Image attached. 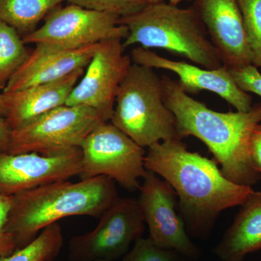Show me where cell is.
Wrapping results in <instances>:
<instances>
[{
	"instance_id": "cell-1",
	"label": "cell",
	"mask_w": 261,
	"mask_h": 261,
	"mask_svg": "<svg viewBox=\"0 0 261 261\" xmlns=\"http://www.w3.org/2000/svg\"><path fill=\"white\" fill-rule=\"evenodd\" d=\"M145 167L172 187L194 237L206 236L222 211L243 205L255 192L252 187L230 181L216 161L190 152L177 138L149 147Z\"/></svg>"
},
{
	"instance_id": "cell-2",
	"label": "cell",
	"mask_w": 261,
	"mask_h": 261,
	"mask_svg": "<svg viewBox=\"0 0 261 261\" xmlns=\"http://www.w3.org/2000/svg\"><path fill=\"white\" fill-rule=\"evenodd\" d=\"M163 99L176 118L177 137H195L214 154L230 181L252 187L260 179L249 153L250 137L261 123V103L247 112L220 113L196 100L167 75L162 78Z\"/></svg>"
},
{
	"instance_id": "cell-3",
	"label": "cell",
	"mask_w": 261,
	"mask_h": 261,
	"mask_svg": "<svg viewBox=\"0 0 261 261\" xmlns=\"http://www.w3.org/2000/svg\"><path fill=\"white\" fill-rule=\"evenodd\" d=\"M118 197L115 181L106 176L75 183L68 180L54 182L13 196L5 230L18 250L64 218H100Z\"/></svg>"
},
{
	"instance_id": "cell-4",
	"label": "cell",
	"mask_w": 261,
	"mask_h": 261,
	"mask_svg": "<svg viewBox=\"0 0 261 261\" xmlns=\"http://www.w3.org/2000/svg\"><path fill=\"white\" fill-rule=\"evenodd\" d=\"M120 23L128 29L123 40L126 49L135 45L160 48L208 69L224 65L195 7L181 8L165 2L147 5L138 13L121 18Z\"/></svg>"
},
{
	"instance_id": "cell-5",
	"label": "cell",
	"mask_w": 261,
	"mask_h": 261,
	"mask_svg": "<svg viewBox=\"0 0 261 261\" xmlns=\"http://www.w3.org/2000/svg\"><path fill=\"white\" fill-rule=\"evenodd\" d=\"M111 123L140 147L178 138L176 118L163 99L162 79L132 63L120 84Z\"/></svg>"
},
{
	"instance_id": "cell-6",
	"label": "cell",
	"mask_w": 261,
	"mask_h": 261,
	"mask_svg": "<svg viewBox=\"0 0 261 261\" xmlns=\"http://www.w3.org/2000/svg\"><path fill=\"white\" fill-rule=\"evenodd\" d=\"M81 180L99 176L111 178L129 191L138 190L145 176V148L110 121L97 125L80 147Z\"/></svg>"
},
{
	"instance_id": "cell-7",
	"label": "cell",
	"mask_w": 261,
	"mask_h": 261,
	"mask_svg": "<svg viewBox=\"0 0 261 261\" xmlns=\"http://www.w3.org/2000/svg\"><path fill=\"white\" fill-rule=\"evenodd\" d=\"M103 121L93 109L65 105L12 130L6 152L50 156L80 148L84 139Z\"/></svg>"
},
{
	"instance_id": "cell-8",
	"label": "cell",
	"mask_w": 261,
	"mask_h": 261,
	"mask_svg": "<svg viewBox=\"0 0 261 261\" xmlns=\"http://www.w3.org/2000/svg\"><path fill=\"white\" fill-rule=\"evenodd\" d=\"M121 17L107 12L86 9L68 4L57 7L44 23L23 38L25 44L53 49H77L111 39H126L128 29Z\"/></svg>"
},
{
	"instance_id": "cell-9",
	"label": "cell",
	"mask_w": 261,
	"mask_h": 261,
	"mask_svg": "<svg viewBox=\"0 0 261 261\" xmlns=\"http://www.w3.org/2000/svg\"><path fill=\"white\" fill-rule=\"evenodd\" d=\"M145 221L137 199L118 197L105 211L92 231L77 235L68 243L70 261H113L124 256L142 238Z\"/></svg>"
},
{
	"instance_id": "cell-10",
	"label": "cell",
	"mask_w": 261,
	"mask_h": 261,
	"mask_svg": "<svg viewBox=\"0 0 261 261\" xmlns=\"http://www.w3.org/2000/svg\"><path fill=\"white\" fill-rule=\"evenodd\" d=\"M125 50L121 39L99 42L65 105L91 108L103 121H111L120 84L132 64Z\"/></svg>"
},
{
	"instance_id": "cell-11",
	"label": "cell",
	"mask_w": 261,
	"mask_h": 261,
	"mask_svg": "<svg viewBox=\"0 0 261 261\" xmlns=\"http://www.w3.org/2000/svg\"><path fill=\"white\" fill-rule=\"evenodd\" d=\"M137 199L150 240L157 246L171 249L187 258L196 259L200 250L192 241L185 222L176 211L177 195L166 180L147 171Z\"/></svg>"
},
{
	"instance_id": "cell-12",
	"label": "cell",
	"mask_w": 261,
	"mask_h": 261,
	"mask_svg": "<svg viewBox=\"0 0 261 261\" xmlns=\"http://www.w3.org/2000/svg\"><path fill=\"white\" fill-rule=\"evenodd\" d=\"M81 148L56 155L0 152V195L15 196L80 173Z\"/></svg>"
},
{
	"instance_id": "cell-13",
	"label": "cell",
	"mask_w": 261,
	"mask_h": 261,
	"mask_svg": "<svg viewBox=\"0 0 261 261\" xmlns=\"http://www.w3.org/2000/svg\"><path fill=\"white\" fill-rule=\"evenodd\" d=\"M130 56L132 63L136 64L172 72L177 75L181 88L188 94L208 91L218 94L240 112H247L253 106L251 96L238 87L225 65L208 69L194 63L168 59L140 46L132 49Z\"/></svg>"
},
{
	"instance_id": "cell-14",
	"label": "cell",
	"mask_w": 261,
	"mask_h": 261,
	"mask_svg": "<svg viewBox=\"0 0 261 261\" xmlns=\"http://www.w3.org/2000/svg\"><path fill=\"white\" fill-rule=\"evenodd\" d=\"M195 8L228 69L252 65L238 0H197Z\"/></svg>"
},
{
	"instance_id": "cell-15",
	"label": "cell",
	"mask_w": 261,
	"mask_h": 261,
	"mask_svg": "<svg viewBox=\"0 0 261 261\" xmlns=\"http://www.w3.org/2000/svg\"><path fill=\"white\" fill-rule=\"evenodd\" d=\"M98 44H93L77 49L36 46L10 78L3 92H17L33 86L56 82L75 70L86 68Z\"/></svg>"
},
{
	"instance_id": "cell-16",
	"label": "cell",
	"mask_w": 261,
	"mask_h": 261,
	"mask_svg": "<svg viewBox=\"0 0 261 261\" xmlns=\"http://www.w3.org/2000/svg\"><path fill=\"white\" fill-rule=\"evenodd\" d=\"M84 69L75 70L64 78L33 86L17 92H3L12 130L18 129L55 108L66 104L68 98L82 78Z\"/></svg>"
},
{
	"instance_id": "cell-17",
	"label": "cell",
	"mask_w": 261,
	"mask_h": 261,
	"mask_svg": "<svg viewBox=\"0 0 261 261\" xmlns=\"http://www.w3.org/2000/svg\"><path fill=\"white\" fill-rule=\"evenodd\" d=\"M214 252L222 261H244L261 250V192H255L243 204Z\"/></svg>"
},
{
	"instance_id": "cell-18",
	"label": "cell",
	"mask_w": 261,
	"mask_h": 261,
	"mask_svg": "<svg viewBox=\"0 0 261 261\" xmlns=\"http://www.w3.org/2000/svg\"><path fill=\"white\" fill-rule=\"evenodd\" d=\"M66 0H0V20L22 37L37 29L41 20Z\"/></svg>"
},
{
	"instance_id": "cell-19",
	"label": "cell",
	"mask_w": 261,
	"mask_h": 261,
	"mask_svg": "<svg viewBox=\"0 0 261 261\" xmlns=\"http://www.w3.org/2000/svg\"><path fill=\"white\" fill-rule=\"evenodd\" d=\"M25 45L14 28L0 20V89L28 58L32 50Z\"/></svg>"
},
{
	"instance_id": "cell-20",
	"label": "cell",
	"mask_w": 261,
	"mask_h": 261,
	"mask_svg": "<svg viewBox=\"0 0 261 261\" xmlns=\"http://www.w3.org/2000/svg\"><path fill=\"white\" fill-rule=\"evenodd\" d=\"M64 243L63 232L58 223L43 229L37 238L23 248L15 250L0 261H54Z\"/></svg>"
},
{
	"instance_id": "cell-21",
	"label": "cell",
	"mask_w": 261,
	"mask_h": 261,
	"mask_svg": "<svg viewBox=\"0 0 261 261\" xmlns=\"http://www.w3.org/2000/svg\"><path fill=\"white\" fill-rule=\"evenodd\" d=\"M252 65L261 68V0H238Z\"/></svg>"
},
{
	"instance_id": "cell-22",
	"label": "cell",
	"mask_w": 261,
	"mask_h": 261,
	"mask_svg": "<svg viewBox=\"0 0 261 261\" xmlns=\"http://www.w3.org/2000/svg\"><path fill=\"white\" fill-rule=\"evenodd\" d=\"M184 257L176 250L157 246L149 238H140L123 261H184Z\"/></svg>"
},
{
	"instance_id": "cell-23",
	"label": "cell",
	"mask_w": 261,
	"mask_h": 261,
	"mask_svg": "<svg viewBox=\"0 0 261 261\" xmlns=\"http://www.w3.org/2000/svg\"><path fill=\"white\" fill-rule=\"evenodd\" d=\"M68 4L86 9L107 12L121 18L135 14L145 8L147 3L144 0H66Z\"/></svg>"
},
{
	"instance_id": "cell-24",
	"label": "cell",
	"mask_w": 261,
	"mask_h": 261,
	"mask_svg": "<svg viewBox=\"0 0 261 261\" xmlns=\"http://www.w3.org/2000/svg\"><path fill=\"white\" fill-rule=\"evenodd\" d=\"M229 70L231 76L240 89L261 97V73L258 68L252 65Z\"/></svg>"
},
{
	"instance_id": "cell-25",
	"label": "cell",
	"mask_w": 261,
	"mask_h": 261,
	"mask_svg": "<svg viewBox=\"0 0 261 261\" xmlns=\"http://www.w3.org/2000/svg\"><path fill=\"white\" fill-rule=\"evenodd\" d=\"M13 196L0 195V257L8 256L16 250L14 240L5 230Z\"/></svg>"
},
{
	"instance_id": "cell-26",
	"label": "cell",
	"mask_w": 261,
	"mask_h": 261,
	"mask_svg": "<svg viewBox=\"0 0 261 261\" xmlns=\"http://www.w3.org/2000/svg\"><path fill=\"white\" fill-rule=\"evenodd\" d=\"M249 153L252 167L261 174V123L257 125L252 132Z\"/></svg>"
},
{
	"instance_id": "cell-27",
	"label": "cell",
	"mask_w": 261,
	"mask_h": 261,
	"mask_svg": "<svg viewBox=\"0 0 261 261\" xmlns=\"http://www.w3.org/2000/svg\"><path fill=\"white\" fill-rule=\"evenodd\" d=\"M12 129L6 118L0 115V152H7L11 138Z\"/></svg>"
},
{
	"instance_id": "cell-28",
	"label": "cell",
	"mask_w": 261,
	"mask_h": 261,
	"mask_svg": "<svg viewBox=\"0 0 261 261\" xmlns=\"http://www.w3.org/2000/svg\"><path fill=\"white\" fill-rule=\"evenodd\" d=\"M7 114H8V111H7L6 106H5L4 99H3V93H0V115L5 118Z\"/></svg>"
},
{
	"instance_id": "cell-29",
	"label": "cell",
	"mask_w": 261,
	"mask_h": 261,
	"mask_svg": "<svg viewBox=\"0 0 261 261\" xmlns=\"http://www.w3.org/2000/svg\"><path fill=\"white\" fill-rule=\"evenodd\" d=\"M190 1H197V0H168V3L170 4L174 5H178L179 3H183V2H190Z\"/></svg>"
},
{
	"instance_id": "cell-30",
	"label": "cell",
	"mask_w": 261,
	"mask_h": 261,
	"mask_svg": "<svg viewBox=\"0 0 261 261\" xmlns=\"http://www.w3.org/2000/svg\"><path fill=\"white\" fill-rule=\"evenodd\" d=\"M148 5L157 4V3H163L165 0H144Z\"/></svg>"
},
{
	"instance_id": "cell-31",
	"label": "cell",
	"mask_w": 261,
	"mask_h": 261,
	"mask_svg": "<svg viewBox=\"0 0 261 261\" xmlns=\"http://www.w3.org/2000/svg\"><path fill=\"white\" fill-rule=\"evenodd\" d=\"M97 261H106V260H97Z\"/></svg>"
}]
</instances>
